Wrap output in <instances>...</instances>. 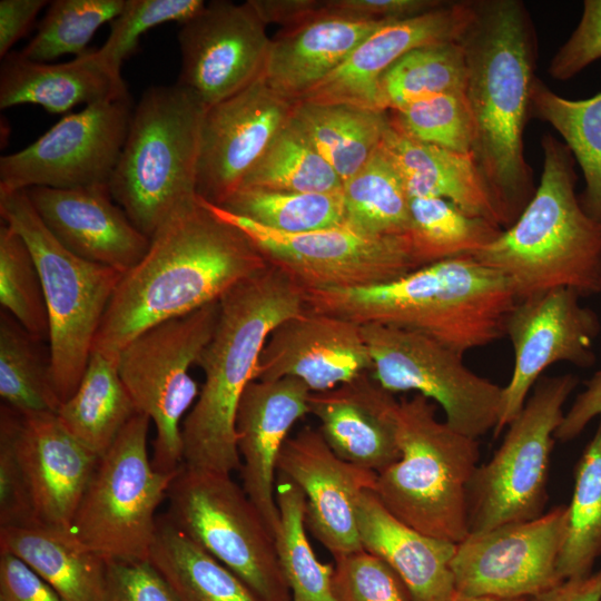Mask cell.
I'll use <instances>...</instances> for the list:
<instances>
[{
  "mask_svg": "<svg viewBox=\"0 0 601 601\" xmlns=\"http://www.w3.org/2000/svg\"><path fill=\"white\" fill-rule=\"evenodd\" d=\"M398 403L367 371L334 388L311 392L308 410L338 457L380 473L401 456Z\"/></svg>",
  "mask_w": 601,
  "mask_h": 601,
  "instance_id": "26",
  "label": "cell"
},
{
  "mask_svg": "<svg viewBox=\"0 0 601 601\" xmlns=\"http://www.w3.org/2000/svg\"><path fill=\"white\" fill-rule=\"evenodd\" d=\"M577 375L542 376L492 459L475 469L467 490L469 534L535 519L548 501L554 434Z\"/></svg>",
  "mask_w": 601,
  "mask_h": 601,
  "instance_id": "9",
  "label": "cell"
},
{
  "mask_svg": "<svg viewBox=\"0 0 601 601\" xmlns=\"http://www.w3.org/2000/svg\"><path fill=\"white\" fill-rule=\"evenodd\" d=\"M219 300L156 324L118 354V372L138 413L156 427L151 462L157 471L183 464L181 425L200 390L189 370L210 339Z\"/></svg>",
  "mask_w": 601,
  "mask_h": 601,
  "instance_id": "12",
  "label": "cell"
},
{
  "mask_svg": "<svg viewBox=\"0 0 601 601\" xmlns=\"http://www.w3.org/2000/svg\"><path fill=\"white\" fill-rule=\"evenodd\" d=\"M381 149L396 168L411 198H443L471 216L505 228L503 217L473 154L415 140L391 122Z\"/></svg>",
  "mask_w": 601,
  "mask_h": 601,
  "instance_id": "30",
  "label": "cell"
},
{
  "mask_svg": "<svg viewBox=\"0 0 601 601\" xmlns=\"http://www.w3.org/2000/svg\"><path fill=\"white\" fill-rule=\"evenodd\" d=\"M362 335L373 377L388 392H415L439 404L455 431L479 439L495 428L503 386L471 371L463 355L418 332L367 323Z\"/></svg>",
  "mask_w": 601,
  "mask_h": 601,
  "instance_id": "13",
  "label": "cell"
},
{
  "mask_svg": "<svg viewBox=\"0 0 601 601\" xmlns=\"http://www.w3.org/2000/svg\"><path fill=\"white\" fill-rule=\"evenodd\" d=\"M400 459L377 473L374 493L400 521L426 535L461 543L469 536L467 490L479 465L477 439L436 416L421 394L398 403Z\"/></svg>",
  "mask_w": 601,
  "mask_h": 601,
  "instance_id": "7",
  "label": "cell"
},
{
  "mask_svg": "<svg viewBox=\"0 0 601 601\" xmlns=\"http://www.w3.org/2000/svg\"><path fill=\"white\" fill-rule=\"evenodd\" d=\"M0 601H66L19 558L0 553Z\"/></svg>",
  "mask_w": 601,
  "mask_h": 601,
  "instance_id": "52",
  "label": "cell"
},
{
  "mask_svg": "<svg viewBox=\"0 0 601 601\" xmlns=\"http://www.w3.org/2000/svg\"><path fill=\"white\" fill-rule=\"evenodd\" d=\"M363 550L384 561L401 578L414 601H451L455 594L451 563L455 543L436 539L395 518L373 490L356 508Z\"/></svg>",
  "mask_w": 601,
  "mask_h": 601,
  "instance_id": "27",
  "label": "cell"
},
{
  "mask_svg": "<svg viewBox=\"0 0 601 601\" xmlns=\"http://www.w3.org/2000/svg\"><path fill=\"white\" fill-rule=\"evenodd\" d=\"M308 309L359 325L426 335L464 355L505 335L516 297L504 276L472 255L416 268L374 286L305 292Z\"/></svg>",
  "mask_w": 601,
  "mask_h": 601,
  "instance_id": "4",
  "label": "cell"
},
{
  "mask_svg": "<svg viewBox=\"0 0 601 601\" xmlns=\"http://www.w3.org/2000/svg\"><path fill=\"white\" fill-rule=\"evenodd\" d=\"M150 420L137 413L100 456L71 530L104 561H148L156 511L177 472L157 471L149 457Z\"/></svg>",
  "mask_w": 601,
  "mask_h": 601,
  "instance_id": "10",
  "label": "cell"
},
{
  "mask_svg": "<svg viewBox=\"0 0 601 601\" xmlns=\"http://www.w3.org/2000/svg\"><path fill=\"white\" fill-rule=\"evenodd\" d=\"M0 553L30 566L66 601H96L106 561L70 529L46 524L0 528Z\"/></svg>",
  "mask_w": 601,
  "mask_h": 601,
  "instance_id": "31",
  "label": "cell"
},
{
  "mask_svg": "<svg viewBox=\"0 0 601 601\" xmlns=\"http://www.w3.org/2000/svg\"><path fill=\"white\" fill-rule=\"evenodd\" d=\"M166 499L164 516L234 572L260 601H292L275 536L231 475L181 464Z\"/></svg>",
  "mask_w": 601,
  "mask_h": 601,
  "instance_id": "11",
  "label": "cell"
},
{
  "mask_svg": "<svg viewBox=\"0 0 601 601\" xmlns=\"http://www.w3.org/2000/svg\"><path fill=\"white\" fill-rule=\"evenodd\" d=\"M206 109L176 82L149 87L132 110L108 187L131 223L149 238L177 209L197 198Z\"/></svg>",
  "mask_w": 601,
  "mask_h": 601,
  "instance_id": "6",
  "label": "cell"
},
{
  "mask_svg": "<svg viewBox=\"0 0 601 601\" xmlns=\"http://www.w3.org/2000/svg\"><path fill=\"white\" fill-rule=\"evenodd\" d=\"M204 203L219 218L239 228L269 265L287 274L305 292L374 286L416 269L407 234L368 235L346 225L282 233Z\"/></svg>",
  "mask_w": 601,
  "mask_h": 601,
  "instance_id": "14",
  "label": "cell"
},
{
  "mask_svg": "<svg viewBox=\"0 0 601 601\" xmlns=\"http://www.w3.org/2000/svg\"><path fill=\"white\" fill-rule=\"evenodd\" d=\"M574 469L565 540L558 560L561 580L592 573L601 556V415Z\"/></svg>",
  "mask_w": 601,
  "mask_h": 601,
  "instance_id": "40",
  "label": "cell"
},
{
  "mask_svg": "<svg viewBox=\"0 0 601 601\" xmlns=\"http://www.w3.org/2000/svg\"><path fill=\"white\" fill-rule=\"evenodd\" d=\"M305 308V290L269 264L219 299L215 329L196 363L205 381L181 425L184 465L228 475L240 469L235 428L240 397L255 380L270 333Z\"/></svg>",
  "mask_w": 601,
  "mask_h": 601,
  "instance_id": "3",
  "label": "cell"
},
{
  "mask_svg": "<svg viewBox=\"0 0 601 601\" xmlns=\"http://www.w3.org/2000/svg\"><path fill=\"white\" fill-rule=\"evenodd\" d=\"M530 112L550 124L563 138L584 177L580 204L601 224V92L588 99L571 100L535 78Z\"/></svg>",
  "mask_w": 601,
  "mask_h": 601,
  "instance_id": "35",
  "label": "cell"
},
{
  "mask_svg": "<svg viewBox=\"0 0 601 601\" xmlns=\"http://www.w3.org/2000/svg\"><path fill=\"white\" fill-rule=\"evenodd\" d=\"M0 425L12 437L38 522L70 529L100 457L73 437L57 414H20L2 404Z\"/></svg>",
  "mask_w": 601,
  "mask_h": 601,
  "instance_id": "21",
  "label": "cell"
},
{
  "mask_svg": "<svg viewBox=\"0 0 601 601\" xmlns=\"http://www.w3.org/2000/svg\"><path fill=\"white\" fill-rule=\"evenodd\" d=\"M276 501L279 524L275 543L292 601H337L333 587L334 565L316 558L307 538L303 492L279 476Z\"/></svg>",
  "mask_w": 601,
  "mask_h": 601,
  "instance_id": "41",
  "label": "cell"
},
{
  "mask_svg": "<svg viewBox=\"0 0 601 601\" xmlns=\"http://www.w3.org/2000/svg\"><path fill=\"white\" fill-rule=\"evenodd\" d=\"M460 42L474 127L472 154L508 228L536 188L523 145L535 80L533 22L521 1H475V16Z\"/></svg>",
  "mask_w": 601,
  "mask_h": 601,
  "instance_id": "2",
  "label": "cell"
},
{
  "mask_svg": "<svg viewBox=\"0 0 601 601\" xmlns=\"http://www.w3.org/2000/svg\"><path fill=\"white\" fill-rule=\"evenodd\" d=\"M580 297L573 289L554 288L516 300L505 324L513 348V370L503 386L494 436L520 413L548 367L562 362L578 367L595 363L593 344L601 323Z\"/></svg>",
  "mask_w": 601,
  "mask_h": 601,
  "instance_id": "17",
  "label": "cell"
},
{
  "mask_svg": "<svg viewBox=\"0 0 601 601\" xmlns=\"http://www.w3.org/2000/svg\"><path fill=\"white\" fill-rule=\"evenodd\" d=\"M334 560L333 587L337 601H414L394 570L365 550Z\"/></svg>",
  "mask_w": 601,
  "mask_h": 601,
  "instance_id": "48",
  "label": "cell"
},
{
  "mask_svg": "<svg viewBox=\"0 0 601 601\" xmlns=\"http://www.w3.org/2000/svg\"><path fill=\"white\" fill-rule=\"evenodd\" d=\"M502 228L461 210L437 197H414L410 203L407 238L416 268L474 255L490 245Z\"/></svg>",
  "mask_w": 601,
  "mask_h": 601,
  "instance_id": "37",
  "label": "cell"
},
{
  "mask_svg": "<svg viewBox=\"0 0 601 601\" xmlns=\"http://www.w3.org/2000/svg\"><path fill=\"white\" fill-rule=\"evenodd\" d=\"M345 225L376 236L406 235L411 197L391 160L380 149L344 181Z\"/></svg>",
  "mask_w": 601,
  "mask_h": 601,
  "instance_id": "39",
  "label": "cell"
},
{
  "mask_svg": "<svg viewBox=\"0 0 601 601\" xmlns=\"http://www.w3.org/2000/svg\"><path fill=\"white\" fill-rule=\"evenodd\" d=\"M203 0H126L121 12L110 22V32L99 48L114 68L137 48L149 29L171 21L185 22L205 6Z\"/></svg>",
  "mask_w": 601,
  "mask_h": 601,
  "instance_id": "47",
  "label": "cell"
},
{
  "mask_svg": "<svg viewBox=\"0 0 601 601\" xmlns=\"http://www.w3.org/2000/svg\"><path fill=\"white\" fill-rule=\"evenodd\" d=\"M543 169L531 200L490 245L472 255L509 282L516 300L554 288L601 292V224L575 194L574 157L546 134Z\"/></svg>",
  "mask_w": 601,
  "mask_h": 601,
  "instance_id": "5",
  "label": "cell"
},
{
  "mask_svg": "<svg viewBox=\"0 0 601 601\" xmlns=\"http://www.w3.org/2000/svg\"><path fill=\"white\" fill-rule=\"evenodd\" d=\"M393 127L441 148L472 154L474 127L465 91L447 92L388 111Z\"/></svg>",
  "mask_w": 601,
  "mask_h": 601,
  "instance_id": "46",
  "label": "cell"
},
{
  "mask_svg": "<svg viewBox=\"0 0 601 601\" xmlns=\"http://www.w3.org/2000/svg\"><path fill=\"white\" fill-rule=\"evenodd\" d=\"M568 505L542 515L469 534L451 563L455 591L496 599L531 598L562 582L558 560L565 540Z\"/></svg>",
  "mask_w": 601,
  "mask_h": 601,
  "instance_id": "16",
  "label": "cell"
},
{
  "mask_svg": "<svg viewBox=\"0 0 601 601\" xmlns=\"http://www.w3.org/2000/svg\"><path fill=\"white\" fill-rule=\"evenodd\" d=\"M466 59L460 41L413 49L381 77L377 107L394 111L410 104L447 92L465 91Z\"/></svg>",
  "mask_w": 601,
  "mask_h": 601,
  "instance_id": "38",
  "label": "cell"
},
{
  "mask_svg": "<svg viewBox=\"0 0 601 601\" xmlns=\"http://www.w3.org/2000/svg\"><path fill=\"white\" fill-rule=\"evenodd\" d=\"M372 371L361 325L307 307L282 322L260 353L255 380L294 377L324 392Z\"/></svg>",
  "mask_w": 601,
  "mask_h": 601,
  "instance_id": "23",
  "label": "cell"
},
{
  "mask_svg": "<svg viewBox=\"0 0 601 601\" xmlns=\"http://www.w3.org/2000/svg\"><path fill=\"white\" fill-rule=\"evenodd\" d=\"M242 187L325 194L342 191L343 180L292 116L247 175Z\"/></svg>",
  "mask_w": 601,
  "mask_h": 601,
  "instance_id": "43",
  "label": "cell"
},
{
  "mask_svg": "<svg viewBox=\"0 0 601 601\" xmlns=\"http://www.w3.org/2000/svg\"><path fill=\"white\" fill-rule=\"evenodd\" d=\"M126 0H55L48 4L38 31L20 51L38 62H48L63 55L80 56L96 31L111 22Z\"/></svg>",
  "mask_w": 601,
  "mask_h": 601,
  "instance_id": "44",
  "label": "cell"
},
{
  "mask_svg": "<svg viewBox=\"0 0 601 601\" xmlns=\"http://www.w3.org/2000/svg\"><path fill=\"white\" fill-rule=\"evenodd\" d=\"M129 93L121 71L111 66L100 49L87 50L72 60L49 63L28 59L20 51L2 58L0 108L38 105L52 114Z\"/></svg>",
  "mask_w": 601,
  "mask_h": 601,
  "instance_id": "28",
  "label": "cell"
},
{
  "mask_svg": "<svg viewBox=\"0 0 601 601\" xmlns=\"http://www.w3.org/2000/svg\"><path fill=\"white\" fill-rule=\"evenodd\" d=\"M262 21L293 28L326 12L325 0H248Z\"/></svg>",
  "mask_w": 601,
  "mask_h": 601,
  "instance_id": "55",
  "label": "cell"
},
{
  "mask_svg": "<svg viewBox=\"0 0 601 601\" xmlns=\"http://www.w3.org/2000/svg\"><path fill=\"white\" fill-rule=\"evenodd\" d=\"M528 601H601V569L585 577L563 580Z\"/></svg>",
  "mask_w": 601,
  "mask_h": 601,
  "instance_id": "57",
  "label": "cell"
},
{
  "mask_svg": "<svg viewBox=\"0 0 601 601\" xmlns=\"http://www.w3.org/2000/svg\"><path fill=\"white\" fill-rule=\"evenodd\" d=\"M47 0L0 1V57L11 52V47L26 36Z\"/></svg>",
  "mask_w": 601,
  "mask_h": 601,
  "instance_id": "56",
  "label": "cell"
},
{
  "mask_svg": "<svg viewBox=\"0 0 601 601\" xmlns=\"http://www.w3.org/2000/svg\"><path fill=\"white\" fill-rule=\"evenodd\" d=\"M475 16V1L446 2L430 12L386 21L368 35L329 76L296 101L377 107L383 73L413 49L460 41Z\"/></svg>",
  "mask_w": 601,
  "mask_h": 601,
  "instance_id": "22",
  "label": "cell"
},
{
  "mask_svg": "<svg viewBox=\"0 0 601 601\" xmlns=\"http://www.w3.org/2000/svg\"><path fill=\"white\" fill-rule=\"evenodd\" d=\"M295 101L264 76L206 109L199 138L196 193L220 206L243 185L272 140L290 120Z\"/></svg>",
  "mask_w": 601,
  "mask_h": 601,
  "instance_id": "19",
  "label": "cell"
},
{
  "mask_svg": "<svg viewBox=\"0 0 601 601\" xmlns=\"http://www.w3.org/2000/svg\"><path fill=\"white\" fill-rule=\"evenodd\" d=\"M132 110L127 93L66 115L29 146L0 158V191L108 185Z\"/></svg>",
  "mask_w": 601,
  "mask_h": 601,
  "instance_id": "15",
  "label": "cell"
},
{
  "mask_svg": "<svg viewBox=\"0 0 601 601\" xmlns=\"http://www.w3.org/2000/svg\"><path fill=\"white\" fill-rule=\"evenodd\" d=\"M267 266L250 239L197 196L158 228L142 259L124 273L92 349L118 357L141 332L218 302Z\"/></svg>",
  "mask_w": 601,
  "mask_h": 601,
  "instance_id": "1",
  "label": "cell"
},
{
  "mask_svg": "<svg viewBox=\"0 0 601 601\" xmlns=\"http://www.w3.org/2000/svg\"><path fill=\"white\" fill-rule=\"evenodd\" d=\"M52 235L78 257L128 272L146 255L150 238L114 200L108 185L26 190Z\"/></svg>",
  "mask_w": 601,
  "mask_h": 601,
  "instance_id": "25",
  "label": "cell"
},
{
  "mask_svg": "<svg viewBox=\"0 0 601 601\" xmlns=\"http://www.w3.org/2000/svg\"><path fill=\"white\" fill-rule=\"evenodd\" d=\"M309 388L298 378L254 380L238 404L235 428L242 487L274 536L279 524L277 459L293 425L309 414Z\"/></svg>",
  "mask_w": 601,
  "mask_h": 601,
  "instance_id": "24",
  "label": "cell"
},
{
  "mask_svg": "<svg viewBox=\"0 0 601 601\" xmlns=\"http://www.w3.org/2000/svg\"><path fill=\"white\" fill-rule=\"evenodd\" d=\"M384 20L325 12L272 39L264 79L296 101L336 70Z\"/></svg>",
  "mask_w": 601,
  "mask_h": 601,
  "instance_id": "29",
  "label": "cell"
},
{
  "mask_svg": "<svg viewBox=\"0 0 601 601\" xmlns=\"http://www.w3.org/2000/svg\"><path fill=\"white\" fill-rule=\"evenodd\" d=\"M0 396L20 414H57L60 400L51 374L49 347L8 312H0Z\"/></svg>",
  "mask_w": 601,
  "mask_h": 601,
  "instance_id": "36",
  "label": "cell"
},
{
  "mask_svg": "<svg viewBox=\"0 0 601 601\" xmlns=\"http://www.w3.org/2000/svg\"><path fill=\"white\" fill-rule=\"evenodd\" d=\"M148 561L177 601H260L234 572L164 515L157 520Z\"/></svg>",
  "mask_w": 601,
  "mask_h": 601,
  "instance_id": "34",
  "label": "cell"
},
{
  "mask_svg": "<svg viewBox=\"0 0 601 601\" xmlns=\"http://www.w3.org/2000/svg\"><path fill=\"white\" fill-rule=\"evenodd\" d=\"M0 215L23 238L37 265L49 318L52 381L65 402L85 374L124 272L68 250L43 224L26 190L0 191Z\"/></svg>",
  "mask_w": 601,
  "mask_h": 601,
  "instance_id": "8",
  "label": "cell"
},
{
  "mask_svg": "<svg viewBox=\"0 0 601 601\" xmlns=\"http://www.w3.org/2000/svg\"><path fill=\"white\" fill-rule=\"evenodd\" d=\"M40 524L9 431L0 425V528Z\"/></svg>",
  "mask_w": 601,
  "mask_h": 601,
  "instance_id": "50",
  "label": "cell"
},
{
  "mask_svg": "<svg viewBox=\"0 0 601 601\" xmlns=\"http://www.w3.org/2000/svg\"><path fill=\"white\" fill-rule=\"evenodd\" d=\"M451 601H528V599L526 598L496 599V598H489V597H472V595L461 594L455 591V594L453 595Z\"/></svg>",
  "mask_w": 601,
  "mask_h": 601,
  "instance_id": "58",
  "label": "cell"
},
{
  "mask_svg": "<svg viewBox=\"0 0 601 601\" xmlns=\"http://www.w3.org/2000/svg\"><path fill=\"white\" fill-rule=\"evenodd\" d=\"M119 372L118 357L92 349L76 392L57 416L66 430L99 457L137 414Z\"/></svg>",
  "mask_w": 601,
  "mask_h": 601,
  "instance_id": "33",
  "label": "cell"
},
{
  "mask_svg": "<svg viewBox=\"0 0 601 601\" xmlns=\"http://www.w3.org/2000/svg\"><path fill=\"white\" fill-rule=\"evenodd\" d=\"M293 120L343 184L380 149L390 124L387 111L309 101H295Z\"/></svg>",
  "mask_w": 601,
  "mask_h": 601,
  "instance_id": "32",
  "label": "cell"
},
{
  "mask_svg": "<svg viewBox=\"0 0 601 601\" xmlns=\"http://www.w3.org/2000/svg\"><path fill=\"white\" fill-rule=\"evenodd\" d=\"M0 304L30 335L49 339V318L40 275L23 238L0 226Z\"/></svg>",
  "mask_w": 601,
  "mask_h": 601,
  "instance_id": "45",
  "label": "cell"
},
{
  "mask_svg": "<svg viewBox=\"0 0 601 601\" xmlns=\"http://www.w3.org/2000/svg\"><path fill=\"white\" fill-rule=\"evenodd\" d=\"M601 58V0H585L581 19L558 49L548 71L553 79L568 80Z\"/></svg>",
  "mask_w": 601,
  "mask_h": 601,
  "instance_id": "51",
  "label": "cell"
},
{
  "mask_svg": "<svg viewBox=\"0 0 601 601\" xmlns=\"http://www.w3.org/2000/svg\"><path fill=\"white\" fill-rule=\"evenodd\" d=\"M584 388L575 396L554 437L560 442L577 439L588 424L601 415V370L583 382Z\"/></svg>",
  "mask_w": 601,
  "mask_h": 601,
  "instance_id": "54",
  "label": "cell"
},
{
  "mask_svg": "<svg viewBox=\"0 0 601 601\" xmlns=\"http://www.w3.org/2000/svg\"><path fill=\"white\" fill-rule=\"evenodd\" d=\"M248 1H211L181 23L177 83L209 108L264 76L270 39Z\"/></svg>",
  "mask_w": 601,
  "mask_h": 601,
  "instance_id": "18",
  "label": "cell"
},
{
  "mask_svg": "<svg viewBox=\"0 0 601 601\" xmlns=\"http://www.w3.org/2000/svg\"><path fill=\"white\" fill-rule=\"evenodd\" d=\"M96 601H177L149 561H110Z\"/></svg>",
  "mask_w": 601,
  "mask_h": 601,
  "instance_id": "49",
  "label": "cell"
},
{
  "mask_svg": "<svg viewBox=\"0 0 601 601\" xmlns=\"http://www.w3.org/2000/svg\"><path fill=\"white\" fill-rule=\"evenodd\" d=\"M441 0H325L327 12L395 21L413 18L445 4Z\"/></svg>",
  "mask_w": 601,
  "mask_h": 601,
  "instance_id": "53",
  "label": "cell"
},
{
  "mask_svg": "<svg viewBox=\"0 0 601 601\" xmlns=\"http://www.w3.org/2000/svg\"><path fill=\"white\" fill-rule=\"evenodd\" d=\"M219 207L266 228L289 234L345 225L342 191L316 194L242 187Z\"/></svg>",
  "mask_w": 601,
  "mask_h": 601,
  "instance_id": "42",
  "label": "cell"
},
{
  "mask_svg": "<svg viewBox=\"0 0 601 601\" xmlns=\"http://www.w3.org/2000/svg\"><path fill=\"white\" fill-rule=\"evenodd\" d=\"M277 473L303 492L306 528L334 559L363 550L356 508L376 472L342 460L318 428L304 427L283 444Z\"/></svg>",
  "mask_w": 601,
  "mask_h": 601,
  "instance_id": "20",
  "label": "cell"
}]
</instances>
